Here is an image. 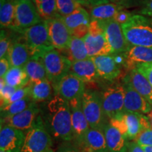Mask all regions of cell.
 Returning <instances> with one entry per match:
<instances>
[{
    "instance_id": "b9f144b4",
    "label": "cell",
    "mask_w": 152,
    "mask_h": 152,
    "mask_svg": "<svg viewBox=\"0 0 152 152\" xmlns=\"http://www.w3.org/2000/svg\"><path fill=\"white\" fill-rule=\"evenodd\" d=\"M56 152H80V151L72 142H65L61 143Z\"/></svg>"
},
{
    "instance_id": "db71d44e",
    "label": "cell",
    "mask_w": 152,
    "mask_h": 152,
    "mask_svg": "<svg viewBox=\"0 0 152 152\" xmlns=\"http://www.w3.org/2000/svg\"><path fill=\"white\" fill-rule=\"evenodd\" d=\"M26 1H32V2L34 3V1H35V0H26Z\"/></svg>"
},
{
    "instance_id": "60d3db41",
    "label": "cell",
    "mask_w": 152,
    "mask_h": 152,
    "mask_svg": "<svg viewBox=\"0 0 152 152\" xmlns=\"http://www.w3.org/2000/svg\"><path fill=\"white\" fill-rule=\"evenodd\" d=\"M136 69L148 80L152 86V62L138 66Z\"/></svg>"
},
{
    "instance_id": "cb8c5ba5",
    "label": "cell",
    "mask_w": 152,
    "mask_h": 152,
    "mask_svg": "<svg viewBox=\"0 0 152 152\" xmlns=\"http://www.w3.org/2000/svg\"><path fill=\"white\" fill-rule=\"evenodd\" d=\"M7 58L11 67L23 68L31 56L26 43L15 42L11 44Z\"/></svg>"
},
{
    "instance_id": "7c38bea8",
    "label": "cell",
    "mask_w": 152,
    "mask_h": 152,
    "mask_svg": "<svg viewBox=\"0 0 152 152\" xmlns=\"http://www.w3.org/2000/svg\"><path fill=\"white\" fill-rule=\"evenodd\" d=\"M56 94H59L68 102L82 99L85 92V83L73 74L68 73L54 86Z\"/></svg>"
},
{
    "instance_id": "603a6c76",
    "label": "cell",
    "mask_w": 152,
    "mask_h": 152,
    "mask_svg": "<svg viewBox=\"0 0 152 152\" xmlns=\"http://www.w3.org/2000/svg\"><path fill=\"white\" fill-rule=\"evenodd\" d=\"M30 96L36 103L48 102L56 94L54 85L49 79L30 83Z\"/></svg>"
},
{
    "instance_id": "6f0895ef",
    "label": "cell",
    "mask_w": 152,
    "mask_h": 152,
    "mask_svg": "<svg viewBox=\"0 0 152 152\" xmlns=\"http://www.w3.org/2000/svg\"><path fill=\"white\" fill-rule=\"evenodd\" d=\"M52 152H54V151H52Z\"/></svg>"
},
{
    "instance_id": "5b68a950",
    "label": "cell",
    "mask_w": 152,
    "mask_h": 152,
    "mask_svg": "<svg viewBox=\"0 0 152 152\" xmlns=\"http://www.w3.org/2000/svg\"><path fill=\"white\" fill-rule=\"evenodd\" d=\"M23 33L24 34L25 43L33 58H39L44 53L54 48L49 38L46 20L25 30Z\"/></svg>"
},
{
    "instance_id": "44dd1931",
    "label": "cell",
    "mask_w": 152,
    "mask_h": 152,
    "mask_svg": "<svg viewBox=\"0 0 152 152\" xmlns=\"http://www.w3.org/2000/svg\"><path fill=\"white\" fill-rule=\"evenodd\" d=\"M125 123L128 127V140H134L142 131L150 129L149 121L147 115L137 113H123Z\"/></svg>"
},
{
    "instance_id": "d4e9b609",
    "label": "cell",
    "mask_w": 152,
    "mask_h": 152,
    "mask_svg": "<svg viewBox=\"0 0 152 152\" xmlns=\"http://www.w3.org/2000/svg\"><path fill=\"white\" fill-rule=\"evenodd\" d=\"M126 77L133 88L152 105V86L148 80L136 68L130 71Z\"/></svg>"
},
{
    "instance_id": "e0dca14e",
    "label": "cell",
    "mask_w": 152,
    "mask_h": 152,
    "mask_svg": "<svg viewBox=\"0 0 152 152\" xmlns=\"http://www.w3.org/2000/svg\"><path fill=\"white\" fill-rule=\"evenodd\" d=\"M100 77L113 81L121 75V66L118 64L115 55H104L92 57Z\"/></svg>"
},
{
    "instance_id": "c3c4849f",
    "label": "cell",
    "mask_w": 152,
    "mask_h": 152,
    "mask_svg": "<svg viewBox=\"0 0 152 152\" xmlns=\"http://www.w3.org/2000/svg\"><path fill=\"white\" fill-rule=\"evenodd\" d=\"M86 1L88 4L89 7H96V6L104 4L109 3V0H86Z\"/></svg>"
},
{
    "instance_id": "8992f818",
    "label": "cell",
    "mask_w": 152,
    "mask_h": 152,
    "mask_svg": "<svg viewBox=\"0 0 152 152\" xmlns=\"http://www.w3.org/2000/svg\"><path fill=\"white\" fill-rule=\"evenodd\" d=\"M39 58L45 66L48 79L52 82L54 87L61 79L69 73L72 61L68 56L60 54L55 48L47 51Z\"/></svg>"
},
{
    "instance_id": "2e32d148",
    "label": "cell",
    "mask_w": 152,
    "mask_h": 152,
    "mask_svg": "<svg viewBox=\"0 0 152 152\" xmlns=\"http://www.w3.org/2000/svg\"><path fill=\"white\" fill-rule=\"evenodd\" d=\"M123 67L130 71L143 64L152 62V48L130 45L126 52L122 54Z\"/></svg>"
},
{
    "instance_id": "f907efd6",
    "label": "cell",
    "mask_w": 152,
    "mask_h": 152,
    "mask_svg": "<svg viewBox=\"0 0 152 152\" xmlns=\"http://www.w3.org/2000/svg\"><path fill=\"white\" fill-rule=\"evenodd\" d=\"M76 3L79 4L80 5H83V6H85V7H89V5L87 2L86 1V0H73Z\"/></svg>"
},
{
    "instance_id": "8fae6325",
    "label": "cell",
    "mask_w": 152,
    "mask_h": 152,
    "mask_svg": "<svg viewBox=\"0 0 152 152\" xmlns=\"http://www.w3.org/2000/svg\"><path fill=\"white\" fill-rule=\"evenodd\" d=\"M69 105L71 112L72 128L73 140L72 142L77 147L80 143L90 126L87 122L82 106V99L70 101Z\"/></svg>"
},
{
    "instance_id": "bcb514c9",
    "label": "cell",
    "mask_w": 152,
    "mask_h": 152,
    "mask_svg": "<svg viewBox=\"0 0 152 152\" xmlns=\"http://www.w3.org/2000/svg\"><path fill=\"white\" fill-rule=\"evenodd\" d=\"M140 14L142 16L152 17V0H145L144 6L142 9V10L140 11Z\"/></svg>"
},
{
    "instance_id": "9c48e42d",
    "label": "cell",
    "mask_w": 152,
    "mask_h": 152,
    "mask_svg": "<svg viewBox=\"0 0 152 152\" xmlns=\"http://www.w3.org/2000/svg\"><path fill=\"white\" fill-rule=\"evenodd\" d=\"M40 114V106L33 102L23 111L12 116L1 118V125H9L23 132L30 130Z\"/></svg>"
},
{
    "instance_id": "9a60e30c",
    "label": "cell",
    "mask_w": 152,
    "mask_h": 152,
    "mask_svg": "<svg viewBox=\"0 0 152 152\" xmlns=\"http://www.w3.org/2000/svg\"><path fill=\"white\" fill-rule=\"evenodd\" d=\"M26 132L9 125H1L0 150L6 152H20Z\"/></svg>"
},
{
    "instance_id": "4fadbf2b",
    "label": "cell",
    "mask_w": 152,
    "mask_h": 152,
    "mask_svg": "<svg viewBox=\"0 0 152 152\" xmlns=\"http://www.w3.org/2000/svg\"><path fill=\"white\" fill-rule=\"evenodd\" d=\"M123 86L125 89L124 113L130 112L148 114L151 111V104L133 88L126 77L123 82Z\"/></svg>"
},
{
    "instance_id": "4316f807",
    "label": "cell",
    "mask_w": 152,
    "mask_h": 152,
    "mask_svg": "<svg viewBox=\"0 0 152 152\" xmlns=\"http://www.w3.org/2000/svg\"><path fill=\"white\" fill-rule=\"evenodd\" d=\"M23 68L29 77L30 83L48 79L47 71L40 58L31 57Z\"/></svg>"
},
{
    "instance_id": "ac0fdd59",
    "label": "cell",
    "mask_w": 152,
    "mask_h": 152,
    "mask_svg": "<svg viewBox=\"0 0 152 152\" xmlns=\"http://www.w3.org/2000/svg\"><path fill=\"white\" fill-rule=\"evenodd\" d=\"M77 147L80 152H108L104 130L90 128Z\"/></svg>"
},
{
    "instance_id": "3957f363",
    "label": "cell",
    "mask_w": 152,
    "mask_h": 152,
    "mask_svg": "<svg viewBox=\"0 0 152 152\" xmlns=\"http://www.w3.org/2000/svg\"><path fill=\"white\" fill-rule=\"evenodd\" d=\"M20 152H52L53 139L44 124L40 114L33 127L26 131Z\"/></svg>"
},
{
    "instance_id": "f5cc1de1",
    "label": "cell",
    "mask_w": 152,
    "mask_h": 152,
    "mask_svg": "<svg viewBox=\"0 0 152 152\" xmlns=\"http://www.w3.org/2000/svg\"><path fill=\"white\" fill-rule=\"evenodd\" d=\"M145 152H152V147H142Z\"/></svg>"
},
{
    "instance_id": "7402d4cb",
    "label": "cell",
    "mask_w": 152,
    "mask_h": 152,
    "mask_svg": "<svg viewBox=\"0 0 152 152\" xmlns=\"http://www.w3.org/2000/svg\"><path fill=\"white\" fill-rule=\"evenodd\" d=\"M104 132L108 152H128L129 140L109 123L104 127Z\"/></svg>"
},
{
    "instance_id": "f6af8a7d",
    "label": "cell",
    "mask_w": 152,
    "mask_h": 152,
    "mask_svg": "<svg viewBox=\"0 0 152 152\" xmlns=\"http://www.w3.org/2000/svg\"><path fill=\"white\" fill-rule=\"evenodd\" d=\"M11 67L10 62L7 57L0 58V77H4Z\"/></svg>"
},
{
    "instance_id": "7dc6e473",
    "label": "cell",
    "mask_w": 152,
    "mask_h": 152,
    "mask_svg": "<svg viewBox=\"0 0 152 152\" xmlns=\"http://www.w3.org/2000/svg\"><path fill=\"white\" fill-rule=\"evenodd\" d=\"M128 152H145L144 148L134 141H128Z\"/></svg>"
},
{
    "instance_id": "d6a6232c",
    "label": "cell",
    "mask_w": 152,
    "mask_h": 152,
    "mask_svg": "<svg viewBox=\"0 0 152 152\" xmlns=\"http://www.w3.org/2000/svg\"><path fill=\"white\" fill-rule=\"evenodd\" d=\"M33 102L30 96L18 100L1 108V118L12 116L23 111Z\"/></svg>"
},
{
    "instance_id": "e575fe53",
    "label": "cell",
    "mask_w": 152,
    "mask_h": 152,
    "mask_svg": "<svg viewBox=\"0 0 152 152\" xmlns=\"http://www.w3.org/2000/svg\"><path fill=\"white\" fill-rule=\"evenodd\" d=\"M18 90L14 87L6 84L4 80L1 77V83H0V99H1V108L4 107L7 104L9 100L15 92Z\"/></svg>"
},
{
    "instance_id": "836d02e7",
    "label": "cell",
    "mask_w": 152,
    "mask_h": 152,
    "mask_svg": "<svg viewBox=\"0 0 152 152\" xmlns=\"http://www.w3.org/2000/svg\"><path fill=\"white\" fill-rule=\"evenodd\" d=\"M56 5L58 14L62 17L71 14L81 6L73 0H56Z\"/></svg>"
},
{
    "instance_id": "4dcf8cb0",
    "label": "cell",
    "mask_w": 152,
    "mask_h": 152,
    "mask_svg": "<svg viewBox=\"0 0 152 152\" xmlns=\"http://www.w3.org/2000/svg\"><path fill=\"white\" fill-rule=\"evenodd\" d=\"M69 58L72 62L87 59L89 58L83 39L72 35L67 49Z\"/></svg>"
},
{
    "instance_id": "1f68e13d",
    "label": "cell",
    "mask_w": 152,
    "mask_h": 152,
    "mask_svg": "<svg viewBox=\"0 0 152 152\" xmlns=\"http://www.w3.org/2000/svg\"><path fill=\"white\" fill-rule=\"evenodd\" d=\"M34 4L43 20H49L60 16L57 11L56 0H35Z\"/></svg>"
},
{
    "instance_id": "d590c367",
    "label": "cell",
    "mask_w": 152,
    "mask_h": 152,
    "mask_svg": "<svg viewBox=\"0 0 152 152\" xmlns=\"http://www.w3.org/2000/svg\"><path fill=\"white\" fill-rule=\"evenodd\" d=\"M109 124L112 125L113 128L117 129L123 136L125 137L127 140L128 139V127H127L126 123H125L124 117H123V113L117 115V116L109 120Z\"/></svg>"
},
{
    "instance_id": "6da1fadb",
    "label": "cell",
    "mask_w": 152,
    "mask_h": 152,
    "mask_svg": "<svg viewBox=\"0 0 152 152\" xmlns=\"http://www.w3.org/2000/svg\"><path fill=\"white\" fill-rule=\"evenodd\" d=\"M40 115L53 140L62 142L73 140L69 102L56 94L40 107Z\"/></svg>"
},
{
    "instance_id": "30bf717a",
    "label": "cell",
    "mask_w": 152,
    "mask_h": 152,
    "mask_svg": "<svg viewBox=\"0 0 152 152\" xmlns=\"http://www.w3.org/2000/svg\"><path fill=\"white\" fill-rule=\"evenodd\" d=\"M52 46L57 50H67L72 35L62 16L46 20Z\"/></svg>"
},
{
    "instance_id": "9f6ffc18",
    "label": "cell",
    "mask_w": 152,
    "mask_h": 152,
    "mask_svg": "<svg viewBox=\"0 0 152 152\" xmlns=\"http://www.w3.org/2000/svg\"><path fill=\"white\" fill-rule=\"evenodd\" d=\"M151 22H152V17H151Z\"/></svg>"
},
{
    "instance_id": "5bb4252c",
    "label": "cell",
    "mask_w": 152,
    "mask_h": 152,
    "mask_svg": "<svg viewBox=\"0 0 152 152\" xmlns=\"http://www.w3.org/2000/svg\"><path fill=\"white\" fill-rule=\"evenodd\" d=\"M106 37L115 54H123L130 47L123 34L121 25L114 19L102 20Z\"/></svg>"
},
{
    "instance_id": "277c9868",
    "label": "cell",
    "mask_w": 152,
    "mask_h": 152,
    "mask_svg": "<svg viewBox=\"0 0 152 152\" xmlns=\"http://www.w3.org/2000/svg\"><path fill=\"white\" fill-rule=\"evenodd\" d=\"M82 106L90 128L103 130L109 123L102 106L100 92L86 90L82 96Z\"/></svg>"
},
{
    "instance_id": "ffe728a7",
    "label": "cell",
    "mask_w": 152,
    "mask_h": 152,
    "mask_svg": "<svg viewBox=\"0 0 152 152\" xmlns=\"http://www.w3.org/2000/svg\"><path fill=\"white\" fill-rule=\"evenodd\" d=\"M69 73L73 74L85 83H92L100 77L92 58L72 62Z\"/></svg>"
},
{
    "instance_id": "f1b7e54d",
    "label": "cell",
    "mask_w": 152,
    "mask_h": 152,
    "mask_svg": "<svg viewBox=\"0 0 152 152\" xmlns=\"http://www.w3.org/2000/svg\"><path fill=\"white\" fill-rule=\"evenodd\" d=\"M2 78L6 84L17 89L26 86L30 83L29 77L24 68L11 67Z\"/></svg>"
},
{
    "instance_id": "484cf974",
    "label": "cell",
    "mask_w": 152,
    "mask_h": 152,
    "mask_svg": "<svg viewBox=\"0 0 152 152\" xmlns=\"http://www.w3.org/2000/svg\"><path fill=\"white\" fill-rule=\"evenodd\" d=\"M124 6L117 4H104L96 6L90 9V16L93 19L99 20H108L113 19L120 11L123 10Z\"/></svg>"
},
{
    "instance_id": "7bdbcfd3",
    "label": "cell",
    "mask_w": 152,
    "mask_h": 152,
    "mask_svg": "<svg viewBox=\"0 0 152 152\" xmlns=\"http://www.w3.org/2000/svg\"><path fill=\"white\" fill-rule=\"evenodd\" d=\"M133 16L132 13L129 12V11L121 10L119 12H118V14L115 15V16L114 17V20H116V21L121 25L124 24L126 22H128L130 18Z\"/></svg>"
},
{
    "instance_id": "ba28073f",
    "label": "cell",
    "mask_w": 152,
    "mask_h": 152,
    "mask_svg": "<svg viewBox=\"0 0 152 152\" xmlns=\"http://www.w3.org/2000/svg\"><path fill=\"white\" fill-rule=\"evenodd\" d=\"M35 4L26 0H15V30L23 33L42 21Z\"/></svg>"
},
{
    "instance_id": "52a82bcc",
    "label": "cell",
    "mask_w": 152,
    "mask_h": 152,
    "mask_svg": "<svg viewBox=\"0 0 152 152\" xmlns=\"http://www.w3.org/2000/svg\"><path fill=\"white\" fill-rule=\"evenodd\" d=\"M102 106L106 117L110 120L124 113L125 89L123 84L115 83L100 92Z\"/></svg>"
},
{
    "instance_id": "74e56055",
    "label": "cell",
    "mask_w": 152,
    "mask_h": 152,
    "mask_svg": "<svg viewBox=\"0 0 152 152\" xmlns=\"http://www.w3.org/2000/svg\"><path fill=\"white\" fill-rule=\"evenodd\" d=\"M11 39L6 33L5 30H1L0 36V58H4L8 56V53L11 45Z\"/></svg>"
},
{
    "instance_id": "7a4b0ae2",
    "label": "cell",
    "mask_w": 152,
    "mask_h": 152,
    "mask_svg": "<svg viewBox=\"0 0 152 152\" xmlns=\"http://www.w3.org/2000/svg\"><path fill=\"white\" fill-rule=\"evenodd\" d=\"M123 34L130 45L152 48V22L142 15H133L121 25Z\"/></svg>"
},
{
    "instance_id": "ab89813d",
    "label": "cell",
    "mask_w": 152,
    "mask_h": 152,
    "mask_svg": "<svg viewBox=\"0 0 152 152\" xmlns=\"http://www.w3.org/2000/svg\"><path fill=\"white\" fill-rule=\"evenodd\" d=\"M105 33L102 20L96 19H91L90 23L89 25V33L92 36H98Z\"/></svg>"
},
{
    "instance_id": "8d00e7d4",
    "label": "cell",
    "mask_w": 152,
    "mask_h": 152,
    "mask_svg": "<svg viewBox=\"0 0 152 152\" xmlns=\"http://www.w3.org/2000/svg\"><path fill=\"white\" fill-rule=\"evenodd\" d=\"M134 141L142 147H152V129L142 131Z\"/></svg>"
},
{
    "instance_id": "83f0119b",
    "label": "cell",
    "mask_w": 152,
    "mask_h": 152,
    "mask_svg": "<svg viewBox=\"0 0 152 152\" xmlns=\"http://www.w3.org/2000/svg\"><path fill=\"white\" fill-rule=\"evenodd\" d=\"M0 23L15 30V0H0Z\"/></svg>"
},
{
    "instance_id": "816d5d0a",
    "label": "cell",
    "mask_w": 152,
    "mask_h": 152,
    "mask_svg": "<svg viewBox=\"0 0 152 152\" xmlns=\"http://www.w3.org/2000/svg\"><path fill=\"white\" fill-rule=\"evenodd\" d=\"M147 116L148 118V119H149L150 127H151V128L152 129V109L151 110V111H150L149 113L147 114Z\"/></svg>"
},
{
    "instance_id": "f546056e",
    "label": "cell",
    "mask_w": 152,
    "mask_h": 152,
    "mask_svg": "<svg viewBox=\"0 0 152 152\" xmlns=\"http://www.w3.org/2000/svg\"><path fill=\"white\" fill-rule=\"evenodd\" d=\"M63 20L71 33L79 26L83 25H90L91 21L90 14L84 8L82 7V6L71 14L63 17Z\"/></svg>"
},
{
    "instance_id": "11a10c76",
    "label": "cell",
    "mask_w": 152,
    "mask_h": 152,
    "mask_svg": "<svg viewBox=\"0 0 152 152\" xmlns=\"http://www.w3.org/2000/svg\"><path fill=\"white\" fill-rule=\"evenodd\" d=\"M0 152H6V151H1V150H0Z\"/></svg>"
},
{
    "instance_id": "ee69618b",
    "label": "cell",
    "mask_w": 152,
    "mask_h": 152,
    "mask_svg": "<svg viewBox=\"0 0 152 152\" xmlns=\"http://www.w3.org/2000/svg\"><path fill=\"white\" fill-rule=\"evenodd\" d=\"M89 33V25H83V26H79L72 32V35L75 36V37L81 38H84L87 34Z\"/></svg>"
},
{
    "instance_id": "681fc988",
    "label": "cell",
    "mask_w": 152,
    "mask_h": 152,
    "mask_svg": "<svg viewBox=\"0 0 152 152\" xmlns=\"http://www.w3.org/2000/svg\"><path fill=\"white\" fill-rule=\"evenodd\" d=\"M109 1L115 4H117L124 6L125 4H126L130 3L131 1H132V0H109Z\"/></svg>"
},
{
    "instance_id": "d6986e66",
    "label": "cell",
    "mask_w": 152,
    "mask_h": 152,
    "mask_svg": "<svg viewBox=\"0 0 152 152\" xmlns=\"http://www.w3.org/2000/svg\"><path fill=\"white\" fill-rule=\"evenodd\" d=\"M83 39L85 43L89 58L115 54L105 33L98 36H92L87 34Z\"/></svg>"
},
{
    "instance_id": "f35d334b",
    "label": "cell",
    "mask_w": 152,
    "mask_h": 152,
    "mask_svg": "<svg viewBox=\"0 0 152 152\" xmlns=\"http://www.w3.org/2000/svg\"><path fill=\"white\" fill-rule=\"evenodd\" d=\"M30 85L29 83V84L26 85V86L18 89V90L15 92L14 94L12 95V96L9 99L8 102H7V105L10 104L11 103H14V102H17V101L18 100L23 99L26 97H28V96H30Z\"/></svg>"
}]
</instances>
